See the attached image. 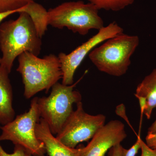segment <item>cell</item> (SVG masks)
<instances>
[{"label":"cell","mask_w":156,"mask_h":156,"mask_svg":"<svg viewBox=\"0 0 156 156\" xmlns=\"http://www.w3.org/2000/svg\"><path fill=\"white\" fill-rule=\"evenodd\" d=\"M17 19L11 20L0 25V50L2 56L0 65L11 73L15 59L27 52L38 56L42 48L32 20L25 12L19 13Z\"/></svg>","instance_id":"6da1fadb"},{"label":"cell","mask_w":156,"mask_h":156,"mask_svg":"<svg viewBox=\"0 0 156 156\" xmlns=\"http://www.w3.org/2000/svg\"><path fill=\"white\" fill-rule=\"evenodd\" d=\"M18 60L17 71L22 76L24 96L27 99L43 90L48 92L62 79L60 61L54 54L41 58L25 52L18 56Z\"/></svg>","instance_id":"7a4b0ae2"},{"label":"cell","mask_w":156,"mask_h":156,"mask_svg":"<svg viewBox=\"0 0 156 156\" xmlns=\"http://www.w3.org/2000/svg\"><path fill=\"white\" fill-rule=\"evenodd\" d=\"M139 37L123 33L106 40L89 54L92 63L101 72L113 76L125 75L131 58L139 44Z\"/></svg>","instance_id":"3957f363"},{"label":"cell","mask_w":156,"mask_h":156,"mask_svg":"<svg viewBox=\"0 0 156 156\" xmlns=\"http://www.w3.org/2000/svg\"><path fill=\"white\" fill-rule=\"evenodd\" d=\"M48 23L54 28L66 27L81 35H86L91 30H99L104 27L103 20L96 7L81 1L66 2L49 9Z\"/></svg>","instance_id":"277c9868"},{"label":"cell","mask_w":156,"mask_h":156,"mask_svg":"<svg viewBox=\"0 0 156 156\" xmlns=\"http://www.w3.org/2000/svg\"><path fill=\"white\" fill-rule=\"evenodd\" d=\"M76 83L66 86L56 83L48 97L38 98L40 116L48 124L51 133L57 134L73 111V105L81 101L82 95L74 90Z\"/></svg>","instance_id":"5b68a950"},{"label":"cell","mask_w":156,"mask_h":156,"mask_svg":"<svg viewBox=\"0 0 156 156\" xmlns=\"http://www.w3.org/2000/svg\"><path fill=\"white\" fill-rule=\"evenodd\" d=\"M37 98L32 99L28 112L18 115L1 127L0 141L10 140L15 146L23 147L31 156H45L44 145L38 139L35 132L36 126L41 119Z\"/></svg>","instance_id":"8992f818"},{"label":"cell","mask_w":156,"mask_h":156,"mask_svg":"<svg viewBox=\"0 0 156 156\" xmlns=\"http://www.w3.org/2000/svg\"><path fill=\"white\" fill-rule=\"evenodd\" d=\"M76 106V109L73 111L56 136L65 145L73 148L80 143L92 139L98 130L105 124L106 120L104 115L87 113L82 101L77 103Z\"/></svg>","instance_id":"52a82bcc"},{"label":"cell","mask_w":156,"mask_h":156,"mask_svg":"<svg viewBox=\"0 0 156 156\" xmlns=\"http://www.w3.org/2000/svg\"><path fill=\"white\" fill-rule=\"evenodd\" d=\"M123 33V29L115 22L111 23L98 30L96 34L72 51L69 54L60 53L58 57L62 73V84L73 85L76 70L87 55L98 45Z\"/></svg>","instance_id":"ba28073f"},{"label":"cell","mask_w":156,"mask_h":156,"mask_svg":"<svg viewBox=\"0 0 156 156\" xmlns=\"http://www.w3.org/2000/svg\"><path fill=\"white\" fill-rule=\"evenodd\" d=\"M127 136L122 122L110 121L98 130L87 146L81 147V156H104L112 147L121 144Z\"/></svg>","instance_id":"9c48e42d"},{"label":"cell","mask_w":156,"mask_h":156,"mask_svg":"<svg viewBox=\"0 0 156 156\" xmlns=\"http://www.w3.org/2000/svg\"><path fill=\"white\" fill-rule=\"evenodd\" d=\"M36 134L44 145L49 156H81V147L75 148L67 147L62 143L51 133L48 124L41 118L37 124Z\"/></svg>","instance_id":"30bf717a"},{"label":"cell","mask_w":156,"mask_h":156,"mask_svg":"<svg viewBox=\"0 0 156 156\" xmlns=\"http://www.w3.org/2000/svg\"><path fill=\"white\" fill-rule=\"evenodd\" d=\"M9 74L5 68L0 65V124L3 126L14 120L15 116Z\"/></svg>","instance_id":"8fae6325"},{"label":"cell","mask_w":156,"mask_h":156,"mask_svg":"<svg viewBox=\"0 0 156 156\" xmlns=\"http://www.w3.org/2000/svg\"><path fill=\"white\" fill-rule=\"evenodd\" d=\"M134 95L138 100L145 101L144 114L148 119H150L153 110L156 108V68L138 85Z\"/></svg>","instance_id":"7c38bea8"},{"label":"cell","mask_w":156,"mask_h":156,"mask_svg":"<svg viewBox=\"0 0 156 156\" xmlns=\"http://www.w3.org/2000/svg\"><path fill=\"white\" fill-rule=\"evenodd\" d=\"M22 12L30 17L38 35L41 38L48 30V11L42 5L34 1L20 9L18 13Z\"/></svg>","instance_id":"4fadbf2b"},{"label":"cell","mask_w":156,"mask_h":156,"mask_svg":"<svg viewBox=\"0 0 156 156\" xmlns=\"http://www.w3.org/2000/svg\"><path fill=\"white\" fill-rule=\"evenodd\" d=\"M98 10L104 9L106 11H117L132 5L134 0H88Z\"/></svg>","instance_id":"5bb4252c"},{"label":"cell","mask_w":156,"mask_h":156,"mask_svg":"<svg viewBox=\"0 0 156 156\" xmlns=\"http://www.w3.org/2000/svg\"><path fill=\"white\" fill-rule=\"evenodd\" d=\"M35 0H0V12L17 10Z\"/></svg>","instance_id":"9a60e30c"},{"label":"cell","mask_w":156,"mask_h":156,"mask_svg":"<svg viewBox=\"0 0 156 156\" xmlns=\"http://www.w3.org/2000/svg\"><path fill=\"white\" fill-rule=\"evenodd\" d=\"M140 139V136L138 135L136 142L129 149H126L122 146L121 147V156H136L138 151L141 147Z\"/></svg>","instance_id":"2e32d148"},{"label":"cell","mask_w":156,"mask_h":156,"mask_svg":"<svg viewBox=\"0 0 156 156\" xmlns=\"http://www.w3.org/2000/svg\"><path fill=\"white\" fill-rule=\"evenodd\" d=\"M0 156H31L23 147L19 146H15L14 152L9 154L3 149L0 144Z\"/></svg>","instance_id":"e0dca14e"},{"label":"cell","mask_w":156,"mask_h":156,"mask_svg":"<svg viewBox=\"0 0 156 156\" xmlns=\"http://www.w3.org/2000/svg\"><path fill=\"white\" fill-rule=\"evenodd\" d=\"M141 156H156V150L149 147L142 139H140Z\"/></svg>","instance_id":"ac0fdd59"},{"label":"cell","mask_w":156,"mask_h":156,"mask_svg":"<svg viewBox=\"0 0 156 156\" xmlns=\"http://www.w3.org/2000/svg\"><path fill=\"white\" fill-rule=\"evenodd\" d=\"M147 145L156 150V134H147L146 137Z\"/></svg>","instance_id":"d6986e66"},{"label":"cell","mask_w":156,"mask_h":156,"mask_svg":"<svg viewBox=\"0 0 156 156\" xmlns=\"http://www.w3.org/2000/svg\"><path fill=\"white\" fill-rule=\"evenodd\" d=\"M121 144L112 147L109 150L108 156H121Z\"/></svg>","instance_id":"ffe728a7"},{"label":"cell","mask_w":156,"mask_h":156,"mask_svg":"<svg viewBox=\"0 0 156 156\" xmlns=\"http://www.w3.org/2000/svg\"><path fill=\"white\" fill-rule=\"evenodd\" d=\"M19 9L17 10H14V11L0 12V23H1L4 19H5L6 18L9 17L10 15L15 14V13H19Z\"/></svg>","instance_id":"44dd1931"},{"label":"cell","mask_w":156,"mask_h":156,"mask_svg":"<svg viewBox=\"0 0 156 156\" xmlns=\"http://www.w3.org/2000/svg\"><path fill=\"white\" fill-rule=\"evenodd\" d=\"M156 119L151 126L148 128L147 134H156Z\"/></svg>","instance_id":"7402d4cb"},{"label":"cell","mask_w":156,"mask_h":156,"mask_svg":"<svg viewBox=\"0 0 156 156\" xmlns=\"http://www.w3.org/2000/svg\"><path fill=\"white\" fill-rule=\"evenodd\" d=\"M1 62H2V58H0V64H1Z\"/></svg>","instance_id":"603a6c76"}]
</instances>
